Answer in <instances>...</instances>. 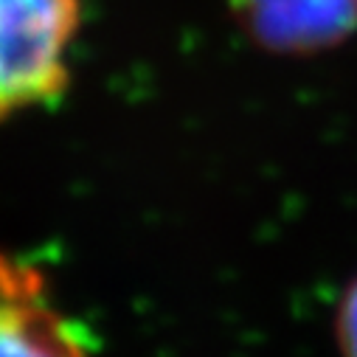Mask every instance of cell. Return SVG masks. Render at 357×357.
Segmentation results:
<instances>
[{
  "label": "cell",
  "mask_w": 357,
  "mask_h": 357,
  "mask_svg": "<svg viewBox=\"0 0 357 357\" xmlns=\"http://www.w3.org/2000/svg\"><path fill=\"white\" fill-rule=\"evenodd\" d=\"M236 29L276 56L326 54L357 34V0H225Z\"/></svg>",
  "instance_id": "3"
},
{
  "label": "cell",
  "mask_w": 357,
  "mask_h": 357,
  "mask_svg": "<svg viewBox=\"0 0 357 357\" xmlns=\"http://www.w3.org/2000/svg\"><path fill=\"white\" fill-rule=\"evenodd\" d=\"M335 340L340 357H357V276L346 284L335 312Z\"/></svg>",
  "instance_id": "4"
},
{
  "label": "cell",
  "mask_w": 357,
  "mask_h": 357,
  "mask_svg": "<svg viewBox=\"0 0 357 357\" xmlns=\"http://www.w3.org/2000/svg\"><path fill=\"white\" fill-rule=\"evenodd\" d=\"M0 357H91L37 264L0 250Z\"/></svg>",
  "instance_id": "2"
},
{
  "label": "cell",
  "mask_w": 357,
  "mask_h": 357,
  "mask_svg": "<svg viewBox=\"0 0 357 357\" xmlns=\"http://www.w3.org/2000/svg\"><path fill=\"white\" fill-rule=\"evenodd\" d=\"M79 29L82 0H0V124L62 99Z\"/></svg>",
  "instance_id": "1"
}]
</instances>
